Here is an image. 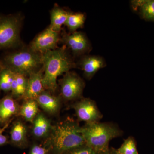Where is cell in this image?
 <instances>
[{
    "label": "cell",
    "mask_w": 154,
    "mask_h": 154,
    "mask_svg": "<svg viewBox=\"0 0 154 154\" xmlns=\"http://www.w3.org/2000/svg\"><path fill=\"white\" fill-rule=\"evenodd\" d=\"M109 152L110 154H121L117 151V149H115L113 148H111V149H109Z\"/></svg>",
    "instance_id": "cell-25"
},
{
    "label": "cell",
    "mask_w": 154,
    "mask_h": 154,
    "mask_svg": "<svg viewBox=\"0 0 154 154\" xmlns=\"http://www.w3.org/2000/svg\"><path fill=\"white\" fill-rule=\"evenodd\" d=\"M43 72V68L42 67L38 71L33 73L28 76L27 89L23 98L24 100H35L45 90L42 84Z\"/></svg>",
    "instance_id": "cell-11"
},
{
    "label": "cell",
    "mask_w": 154,
    "mask_h": 154,
    "mask_svg": "<svg viewBox=\"0 0 154 154\" xmlns=\"http://www.w3.org/2000/svg\"><path fill=\"white\" fill-rule=\"evenodd\" d=\"M77 67L84 72L86 79L91 80L100 69L105 67L106 63L103 57L99 56L85 55L82 56Z\"/></svg>",
    "instance_id": "cell-10"
},
{
    "label": "cell",
    "mask_w": 154,
    "mask_h": 154,
    "mask_svg": "<svg viewBox=\"0 0 154 154\" xmlns=\"http://www.w3.org/2000/svg\"><path fill=\"white\" fill-rule=\"evenodd\" d=\"M19 106L12 95L5 96L0 100V119L5 122L19 114Z\"/></svg>",
    "instance_id": "cell-14"
},
{
    "label": "cell",
    "mask_w": 154,
    "mask_h": 154,
    "mask_svg": "<svg viewBox=\"0 0 154 154\" xmlns=\"http://www.w3.org/2000/svg\"><path fill=\"white\" fill-rule=\"evenodd\" d=\"M117 150L121 154H138L134 139L131 136L125 140Z\"/></svg>",
    "instance_id": "cell-21"
},
{
    "label": "cell",
    "mask_w": 154,
    "mask_h": 154,
    "mask_svg": "<svg viewBox=\"0 0 154 154\" xmlns=\"http://www.w3.org/2000/svg\"><path fill=\"white\" fill-rule=\"evenodd\" d=\"M60 40L59 33L48 26L34 38L28 47L33 51L42 54L58 48Z\"/></svg>",
    "instance_id": "cell-8"
},
{
    "label": "cell",
    "mask_w": 154,
    "mask_h": 154,
    "mask_svg": "<svg viewBox=\"0 0 154 154\" xmlns=\"http://www.w3.org/2000/svg\"><path fill=\"white\" fill-rule=\"evenodd\" d=\"M97 154H110L109 150L108 151L105 152H97Z\"/></svg>",
    "instance_id": "cell-26"
},
{
    "label": "cell",
    "mask_w": 154,
    "mask_h": 154,
    "mask_svg": "<svg viewBox=\"0 0 154 154\" xmlns=\"http://www.w3.org/2000/svg\"><path fill=\"white\" fill-rule=\"evenodd\" d=\"M86 20V16L82 13L69 12L68 17L64 25L67 27L70 31H76L77 29L82 28L84 26Z\"/></svg>",
    "instance_id": "cell-19"
},
{
    "label": "cell",
    "mask_w": 154,
    "mask_h": 154,
    "mask_svg": "<svg viewBox=\"0 0 154 154\" xmlns=\"http://www.w3.org/2000/svg\"><path fill=\"white\" fill-rule=\"evenodd\" d=\"M131 3L133 9L139 10L143 19L154 22V0L134 1Z\"/></svg>",
    "instance_id": "cell-17"
},
{
    "label": "cell",
    "mask_w": 154,
    "mask_h": 154,
    "mask_svg": "<svg viewBox=\"0 0 154 154\" xmlns=\"http://www.w3.org/2000/svg\"><path fill=\"white\" fill-rule=\"evenodd\" d=\"M1 63L2 67L8 69L14 73L28 77L42 67V54L29 47L22 48L6 54L1 60Z\"/></svg>",
    "instance_id": "cell-4"
},
{
    "label": "cell",
    "mask_w": 154,
    "mask_h": 154,
    "mask_svg": "<svg viewBox=\"0 0 154 154\" xmlns=\"http://www.w3.org/2000/svg\"><path fill=\"white\" fill-rule=\"evenodd\" d=\"M42 63L44 71L42 84L45 90L51 93H54L57 89L58 77L77 67L76 63L64 45L42 54Z\"/></svg>",
    "instance_id": "cell-1"
},
{
    "label": "cell",
    "mask_w": 154,
    "mask_h": 154,
    "mask_svg": "<svg viewBox=\"0 0 154 154\" xmlns=\"http://www.w3.org/2000/svg\"><path fill=\"white\" fill-rule=\"evenodd\" d=\"M72 107L75 110L78 120L86 123L99 122L103 117L96 102L90 98H82L73 104Z\"/></svg>",
    "instance_id": "cell-9"
},
{
    "label": "cell",
    "mask_w": 154,
    "mask_h": 154,
    "mask_svg": "<svg viewBox=\"0 0 154 154\" xmlns=\"http://www.w3.org/2000/svg\"><path fill=\"white\" fill-rule=\"evenodd\" d=\"M46 143L57 154H64L86 144L81 127L77 122L69 117L53 125Z\"/></svg>",
    "instance_id": "cell-2"
},
{
    "label": "cell",
    "mask_w": 154,
    "mask_h": 154,
    "mask_svg": "<svg viewBox=\"0 0 154 154\" xmlns=\"http://www.w3.org/2000/svg\"><path fill=\"white\" fill-rule=\"evenodd\" d=\"M60 97L54 96L45 90L35 100L39 107L46 113L54 115L59 112L61 106Z\"/></svg>",
    "instance_id": "cell-12"
},
{
    "label": "cell",
    "mask_w": 154,
    "mask_h": 154,
    "mask_svg": "<svg viewBox=\"0 0 154 154\" xmlns=\"http://www.w3.org/2000/svg\"><path fill=\"white\" fill-rule=\"evenodd\" d=\"M60 96L66 101H74L82 97L85 83L75 72L69 71L60 80Z\"/></svg>",
    "instance_id": "cell-6"
},
{
    "label": "cell",
    "mask_w": 154,
    "mask_h": 154,
    "mask_svg": "<svg viewBox=\"0 0 154 154\" xmlns=\"http://www.w3.org/2000/svg\"><path fill=\"white\" fill-rule=\"evenodd\" d=\"M14 73L8 69L2 68L0 71V91H11Z\"/></svg>",
    "instance_id": "cell-20"
},
{
    "label": "cell",
    "mask_w": 154,
    "mask_h": 154,
    "mask_svg": "<svg viewBox=\"0 0 154 154\" xmlns=\"http://www.w3.org/2000/svg\"><path fill=\"white\" fill-rule=\"evenodd\" d=\"M11 140L12 143L19 146H24L28 143V128L20 120L15 122L11 128Z\"/></svg>",
    "instance_id": "cell-15"
},
{
    "label": "cell",
    "mask_w": 154,
    "mask_h": 154,
    "mask_svg": "<svg viewBox=\"0 0 154 154\" xmlns=\"http://www.w3.org/2000/svg\"><path fill=\"white\" fill-rule=\"evenodd\" d=\"M1 119H0V122H1ZM1 128H0V130H1Z\"/></svg>",
    "instance_id": "cell-28"
},
{
    "label": "cell",
    "mask_w": 154,
    "mask_h": 154,
    "mask_svg": "<svg viewBox=\"0 0 154 154\" xmlns=\"http://www.w3.org/2000/svg\"><path fill=\"white\" fill-rule=\"evenodd\" d=\"M2 66H1V60H0V71H1V69H2Z\"/></svg>",
    "instance_id": "cell-27"
},
{
    "label": "cell",
    "mask_w": 154,
    "mask_h": 154,
    "mask_svg": "<svg viewBox=\"0 0 154 154\" xmlns=\"http://www.w3.org/2000/svg\"><path fill=\"white\" fill-rule=\"evenodd\" d=\"M32 134L37 138H48L51 132L52 126L51 122L43 114L40 113L36 116L32 122Z\"/></svg>",
    "instance_id": "cell-13"
},
{
    "label": "cell",
    "mask_w": 154,
    "mask_h": 154,
    "mask_svg": "<svg viewBox=\"0 0 154 154\" xmlns=\"http://www.w3.org/2000/svg\"><path fill=\"white\" fill-rule=\"evenodd\" d=\"M66 154H97V152L86 144L67 152Z\"/></svg>",
    "instance_id": "cell-22"
},
{
    "label": "cell",
    "mask_w": 154,
    "mask_h": 154,
    "mask_svg": "<svg viewBox=\"0 0 154 154\" xmlns=\"http://www.w3.org/2000/svg\"><path fill=\"white\" fill-rule=\"evenodd\" d=\"M7 126L8 125H6L4 128L0 130V146L4 145L8 143V138L2 134V132Z\"/></svg>",
    "instance_id": "cell-24"
},
{
    "label": "cell",
    "mask_w": 154,
    "mask_h": 154,
    "mask_svg": "<svg viewBox=\"0 0 154 154\" xmlns=\"http://www.w3.org/2000/svg\"><path fill=\"white\" fill-rule=\"evenodd\" d=\"M48 150L38 145H33L30 150V154H48Z\"/></svg>",
    "instance_id": "cell-23"
},
{
    "label": "cell",
    "mask_w": 154,
    "mask_h": 154,
    "mask_svg": "<svg viewBox=\"0 0 154 154\" xmlns=\"http://www.w3.org/2000/svg\"><path fill=\"white\" fill-rule=\"evenodd\" d=\"M38 105L35 99L24 100L20 107L18 115L22 116L26 121L32 123L36 116L39 113Z\"/></svg>",
    "instance_id": "cell-18"
},
{
    "label": "cell",
    "mask_w": 154,
    "mask_h": 154,
    "mask_svg": "<svg viewBox=\"0 0 154 154\" xmlns=\"http://www.w3.org/2000/svg\"><path fill=\"white\" fill-rule=\"evenodd\" d=\"M22 23V18L20 15L0 16V49L20 45Z\"/></svg>",
    "instance_id": "cell-5"
},
{
    "label": "cell",
    "mask_w": 154,
    "mask_h": 154,
    "mask_svg": "<svg viewBox=\"0 0 154 154\" xmlns=\"http://www.w3.org/2000/svg\"><path fill=\"white\" fill-rule=\"evenodd\" d=\"M81 131L86 144L96 152L108 151L110 141L122 134L116 125L99 122L86 123Z\"/></svg>",
    "instance_id": "cell-3"
},
{
    "label": "cell",
    "mask_w": 154,
    "mask_h": 154,
    "mask_svg": "<svg viewBox=\"0 0 154 154\" xmlns=\"http://www.w3.org/2000/svg\"><path fill=\"white\" fill-rule=\"evenodd\" d=\"M60 42L69 50L74 57L82 56L92 49L91 43L85 34L81 31L68 33L63 30Z\"/></svg>",
    "instance_id": "cell-7"
},
{
    "label": "cell",
    "mask_w": 154,
    "mask_h": 154,
    "mask_svg": "<svg viewBox=\"0 0 154 154\" xmlns=\"http://www.w3.org/2000/svg\"><path fill=\"white\" fill-rule=\"evenodd\" d=\"M51 23L49 27L53 30L60 33L62 26L64 25L68 17L69 12L58 6H54L50 12Z\"/></svg>",
    "instance_id": "cell-16"
}]
</instances>
